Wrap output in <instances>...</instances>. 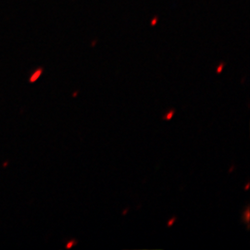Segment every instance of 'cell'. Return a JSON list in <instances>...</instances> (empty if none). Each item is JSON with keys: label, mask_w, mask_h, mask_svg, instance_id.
<instances>
[{"label": "cell", "mask_w": 250, "mask_h": 250, "mask_svg": "<svg viewBox=\"0 0 250 250\" xmlns=\"http://www.w3.org/2000/svg\"><path fill=\"white\" fill-rule=\"evenodd\" d=\"M43 68H38L36 71L33 72V74L31 75V77H30V79H29V82L31 83H36V81L39 79V77L42 75V73H43Z\"/></svg>", "instance_id": "6da1fadb"}, {"label": "cell", "mask_w": 250, "mask_h": 250, "mask_svg": "<svg viewBox=\"0 0 250 250\" xmlns=\"http://www.w3.org/2000/svg\"><path fill=\"white\" fill-rule=\"evenodd\" d=\"M158 20H159V19L157 18V17H155V18L152 19V20H151L152 26H154V25H156V24H157V22H158Z\"/></svg>", "instance_id": "7a4b0ae2"}, {"label": "cell", "mask_w": 250, "mask_h": 250, "mask_svg": "<svg viewBox=\"0 0 250 250\" xmlns=\"http://www.w3.org/2000/svg\"><path fill=\"white\" fill-rule=\"evenodd\" d=\"M173 113H174V111H173V110H171L170 113H168V114H167V116H166V120H170V119L172 118V115H173Z\"/></svg>", "instance_id": "3957f363"}, {"label": "cell", "mask_w": 250, "mask_h": 250, "mask_svg": "<svg viewBox=\"0 0 250 250\" xmlns=\"http://www.w3.org/2000/svg\"><path fill=\"white\" fill-rule=\"evenodd\" d=\"M223 68H224V64H221V65L219 66L218 70H217V73H221L222 71H223Z\"/></svg>", "instance_id": "277c9868"}, {"label": "cell", "mask_w": 250, "mask_h": 250, "mask_svg": "<svg viewBox=\"0 0 250 250\" xmlns=\"http://www.w3.org/2000/svg\"><path fill=\"white\" fill-rule=\"evenodd\" d=\"M246 221L249 223L250 222V210L248 209V211H247V214H246Z\"/></svg>", "instance_id": "5b68a950"}, {"label": "cell", "mask_w": 250, "mask_h": 250, "mask_svg": "<svg viewBox=\"0 0 250 250\" xmlns=\"http://www.w3.org/2000/svg\"><path fill=\"white\" fill-rule=\"evenodd\" d=\"M73 243H74V242H72V241L69 242V244H68V245H67V247H66V248H67V249H68V250H70V249H71V248H72V246H73V245H74V244H73Z\"/></svg>", "instance_id": "8992f818"}, {"label": "cell", "mask_w": 250, "mask_h": 250, "mask_svg": "<svg viewBox=\"0 0 250 250\" xmlns=\"http://www.w3.org/2000/svg\"><path fill=\"white\" fill-rule=\"evenodd\" d=\"M174 221H175V219H172V220H170V223H169V224H168V225H169V226H170L171 224H173V222H174Z\"/></svg>", "instance_id": "52a82bcc"}, {"label": "cell", "mask_w": 250, "mask_h": 250, "mask_svg": "<svg viewBox=\"0 0 250 250\" xmlns=\"http://www.w3.org/2000/svg\"><path fill=\"white\" fill-rule=\"evenodd\" d=\"M8 166V162H5L4 164H3V167H7Z\"/></svg>", "instance_id": "ba28073f"}]
</instances>
